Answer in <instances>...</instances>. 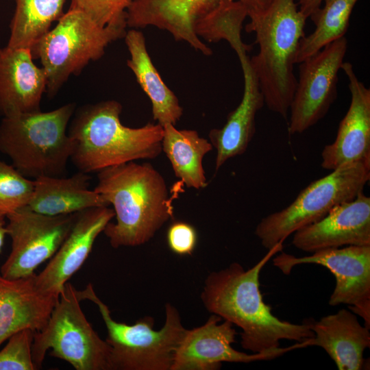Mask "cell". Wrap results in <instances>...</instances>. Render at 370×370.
<instances>
[{
	"label": "cell",
	"instance_id": "cell-17",
	"mask_svg": "<svg viewBox=\"0 0 370 370\" xmlns=\"http://www.w3.org/2000/svg\"><path fill=\"white\" fill-rule=\"evenodd\" d=\"M292 243L312 253L345 245L370 246V197L362 192L335 206L321 219L295 232Z\"/></svg>",
	"mask_w": 370,
	"mask_h": 370
},
{
	"label": "cell",
	"instance_id": "cell-32",
	"mask_svg": "<svg viewBox=\"0 0 370 370\" xmlns=\"http://www.w3.org/2000/svg\"><path fill=\"white\" fill-rule=\"evenodd\" d=\"M6 217L0 213V253L4 243L5 236L7 235Z\"/></svg>",
	"mask_w": 370,
	"mask_h": 370
},
{
	"label": "cell",
	"instance_id": "cell-25",
	"mask_svg": "<svg viewBox=\"0 0 370 370\" xmlns=\"http://www.w3.org/2000/svg\"><path fill=\"white\" fill-rule=\"evenodd\" d=\"M66 0H15L8 46L29 49L58 21Z\"/></svg>",
	"mask_w": 370,
	"mask_h": 370
},
{
	"label": "cell",
	"instance_id": "cell-24",
	"mask_svg": "<svg viewBox=\"0 0 370 370\" xmlns=\"http://www.w3.org/2000/svg\"><path fill=\"white\" fill-rule=\"evenodd\" d=\"M213 147L193 130H177L175 125L163 126L162 151L171 162L175 175L187 188L201 189L208 185L203 159Z\"/></svg>",
	"mask_w": 370,
	"mask_h": 370
},
{
	"label": "cell",
	"instance_id": "cell-20",
	"mask_svg": "<svg viewBox=\"0 0 370 370\" xmlns=\"http://www.w3.org/2000/svg\"><path fill=\"white\" fill-rule=\"evenodd\" d=\"M35 274L8 279L0 274V345L25 329L41 330L58 298L38 289Z\"/></svg>",
	"mask_w": 370,
	"mask_h": 370
},
{
	"label": "cell",
	"instance_id": "cell-1",
	"mask_svg": "<svg viewBox=\"0 0 370 370\" xmlns=\"http://www.w3.org/2000/svg\"><path fill=\"white\" fill-rule=\"evenodd\" d=\"M283 249L280 243L251 268L233 262L210 273L205 280L201 301L206 308L242 329V347L252 353L280 348L281 340L304 342L313 338L312 319L301 324L282 321L271 312L260 290L259 277L264 265Z\"/></svg>",
	"mask_w": 370,
	"mask_h": 370
},
{
	"label": "cell",
	"instance_id": "cell-22",
	"mask_svg": "<svg viewBox=\"0 0 370 370\" xmlns=\"http://www.w3.org/2000/svg\"><path fill=\"white\" fill-rule=\"evenodd\" d=\"M88 173L82 171L69 177L43 176L34 180L29 210L45 215L57 216L80 212L96 208L109 207L104 197L88 189Z\"/></svg>",
	"mask_w": 370,
	"mask_h": 370
},
{
	"label": "cell",
	"instance_id": "cell-27",
	"mask_svg": "<svg viewBox=\"0 0 370 370\" xmlns=\"http://www.w3.org/2000/svg\"><path fill=\"white\" fill-rule=\"evenodd\" d=\"M34 180L0 159V213L5 217L26 207L32 195Z\"/></svg>",
	"mask_w": 370,
	"mask_h": 370
},
{
	"label": "cell",
	"instance_id": "cell-14",
	"mask_svg": "<svg viewBox=\"0 0 370 370\" xmlns=\"http://www.w3.org/2000/svg\"><path fill=\"white\" fill-rule=\"evenodd\" d=\"M217 0H133L126 10L127 26H153L169 32L176 40L186 42L204 55L212 50L194 29L197 18ZM249 14L265 10L273 0H239Z\"/></svg>",
	"mask_w": 370,
	"mask_h": 370
},
{
	"label": "cell",
	"instance_id": "cell-18",
	"mask_svg": "<svg viewBox=\"0 0 370 370\" xmlns=\"http://www.w3.org/2000/svg\"><path fill=\"white\" fill-rule=\"evenodd\" d=\"M341 69L348 78L351 102L335 140L321 152V167L330 171L348 164L370 162V89L358 79L350 62H343Z\"/></svg>",
	"mask_w": 370,
	"mask_h": 370
},
{
	"label": "cell",
	"instance_id": "cell-2",
	"mask_svg": "<svg viewBox=\"0 0 370 370\" xmlns=\"http://www.w3.org/2000/svg\"><path fill=\"white\" fill-rule=\"evenodd\" d=\"M97 173L94 190L115 214L116 222H109L103 232L112 247L145 244L173 219L166 181L151 164L132 161Z\"/></svg>",
	"mask_w": 370,
	"mask_h": 370
},
{
	"label": "cell",
	"instance_id": "cell-15",
	"mask_svg": "<svg viewBox=\"0 0 370 370\" xmlns=\"http://www.w3.org/2000/svg\"><path fill=\"white\" fill-rule=\"evenodd\" d=\"M114 215V210L109 207H96L78 212L56 254L45 269L35 274L38 289L59 297L66 283L85 262L97 238Z\"/></svg>",
	"mask_w": 370,
	"mask_h": 370
},
{
	"label": "cell",
	"instance_id": "cell-13",
	"mask_svg": "<svg viewBox=\"0 0 370 370\" xmlns=\"http://www.w3.org/2000/svg\"><path fill=\"white\" fill-rule=\"evenodd\" d=\"M212 314L202 325L187 330L175 355L171 370H215L223 362H251L271 360L306 347L304 342L274 351L247 354L234 349L237 334L233 324Z\"/></svg>",
	"mask_w": 370,
	"mask_h": 370
},
{
	"label": "cell",
	"instance_id": "cell-8",
	"mask_svg": "<svg viewBox=\"0 0 370 370\" xmlns=\"http://www.w3.org/2000/svg\"><path fill=\"white\" fill-rule=\"evenodd\" d=\"M370 179V162L342 166L311 182L284 209L262 218L255 230L270 249L299 229L324 217L335 206L355 199Z\"/></svg>",
	"mask_w": 370,
	"mask_h": 370
},
{
	"label": "cell",
	"instance_id": "cell-16",
	"mask_svg": "<svg viewBox=\"0 0 370 370\" xmlns=\"http://www.w3.org/2000/svg\"><path fill=\"white\" fill-rule=\"evenodd\" d=\"M236 51L243 71L244 90L239 105L229 113L226 123L219 129L210 131L209 141L217 151L215 171L230 158L244 153L256 132V115L264 104L258 79L253 70L247 51L241 35L228 41Z\"/></svg>",
	"mask_w": 370,
	"mask_h": 370
},
{
	"label": "cell",
	"instance_id": "cell-4",
	"mask_svg": "<svg viewBox=\"0 0 370 370\" xmlns=\"http://www.w3.org/2000/svg\"><path fill=\"white\" fill-rule=\"evenodd\" d=\"M247 16L246 31L255 32L259 46L250 62L264 104L286 119L297 83L293 67L307 17L295 0H273L265 10Z\"/></svg>",
	"mask_w": 370,
	"mask_h": 370
},
{
	"label": "cell",
	"instance_id": "cell-21",
	"mask_svg": "<svg viewBox=\"0 0 370 370\" xmlns=\"http://www.w3.org/2000/svg\"><path fill=\"white\" fill-rule=\"evenodd\" d=\"M311 329L314 336L309 339L310 346L323 348L339 370L363 369V354L370 347V332L352 311L343 308L318 321L312 319Z\"/></svg>",
	"mask_w": 370,
	"mask_h": 370
},
{
	"label": "cell",
	"instance_id": "cell-3",
	"mask_svg": "<svg viewBox=\"0 0 370 370\" xmlns=\"http://www.w3.org/2000/svg\"><path fill=\"white\" fill-rule=\"evenodd\" d=\"M121 103L101 101L81 108L68 134L74 142L71 160L79 171L99 172L141 159H154L162 151L163 127L148 123L132 128L122 124Z\"/></svg>",
	"mask_w": 370,
	"mask_h": 370
},
{
	"label": "cell",
	"instance_id": "cell-30",
	"mask_svg": "<svg viewBox=\"0 0 370 370\" xmlns=\"http://www.w3.org/2000/svg\"><path fill=\"white\" fill-rule=\"evenodd\" d=\"M169 247L175 254L190 255L195 249L197 234L195 227L183 221H175L169 227L166 234Z\"/></svg>",
	"mask_w": 370,
	"mask_h": 370
},
{
	"label": "cell",
	"instance_id": "cell-11",
	"mask_svg": "<svg viewBox=\"0 0 370 370\" xmlns=\"http://www.w3.org/2000/svg\"><path fill=\"white\" fill-rule=\"evenodd\" d=\"M347 49L345 36L301 61L289 108L290 134H301L328 113L337 96L338 73Z\"/></svg>",
	"mask_w": 370,
	"mask_h": 370
},
{
	"label": "cell",
	"instance_id": "cell-10",
	"mask_svg": "<svg viewBox=\"0 0 370 370\" xmlns=\"http://www.w3.org/2000/svg\"><path fill=\"white\" fill-rule=\"evenodd\" d=\"M77 214L49 216L25 207L8 214L6 230L11 238V251L0 274L8 279L35 274V270L56 254Z\"/></svg>",
	"mask_w": 370,
	"mask_h": 370
},
{
	"label": "cell",
	"instance_id": "cell-29",
	"mask_svg": "<svg viewBox=\"0 0 370 370\" xmlns=\"http://www.w3.org/2000/svg\"><path fill=\"white\" fill-rule=\"evenodd\" d=\"M133 0H71L70 8L86 14L96 23L105 27L127 21L126 10Z\"/></svg>",
	"mask_w": 370,
	"mask_h": 370
},
{
	"label": "cell",
	"instance_id": "cell-26",
	"mask_svg": "<svg viewBox=\"0 0 370 370\" xmlns=\"http://www.w3.org/2000/svg\"><path fill=\"white\" fill-rule=\"evenodd\" d=\"M358 0H323L324 5L310 17L315 29L299 41L296 63H300L325 45L343 36Z\"/></svg>",
	"mask_w": 370,
	"mask_h": 370
},
{
	"label": "cell",
	"instance_id": "cell-12",
	"mask_svg": "<svg viewBox=\"0 0 370 370\" xmlns=\"http://www.w3.org/2000/svg\"><path fill=\"white\" fill-rule=\"evenodd\" d=\"M273 262L284 275L301 264H317L328 269L336 280L329 304L349 305L350 310L361 317L365 326L370 328V246L328 248L304 257L282 252Z\"/></svg>",
	"mask_w": 370,
	"mask_h": 370
},
{
	"label": "cell",
	"instance_id": "cell-19",
	"mask_svg": "<svg viewBox=\"0 0 370 370\" xmlns=\"http://www.w3.org/2000/svg\"><path fill=\"white\" fill-rule=\"evenodd\" d=\"M44 70L34 62L27 48L0 47V116L40 110L46 92Z\"/></svg>",
	"mask_w": 370,
	"mask_h": 370
},
{
	"label": "cell",
	"instance_id": "cell-6",
	"mask_svg": "<svg viewBox=\"0 0 370 370\" xmlns=\"http://www.w3.org/2000/svg\"><path fill=\"white\" fill-rule=\"evenodd\" d=\"M77 292L81 301L87 299L98 307L107 330L111 370H171L177 349L187 331L175 307L166 304L164 324L156 330L153 319L149 317L132 325L114 320L91 284Z\"/></svg>",
	"mask_w": 370,
	"mask_h": 370
},
{
	"label": "cell",
	"instance_id": "cell-7",
	"mask_svg": "<svg viewBox=\"0 0 370 370\" xmlns=\"http://www.w3.org/2000/svg\"><path fill=\"white\" fill-rule=\"evenodd\" d=\"M126 27L127 21L100 26L82 11L70 8L30 48L33 58L42 64L48 95L54 96L71 75L101 58L109 44L124 37Z\"/></svg>",
	"mask_w": 370,
	"mask_h": 370
},
{
	"label": "cell",
	"instance_id": "cell-28",
	"mask_svg": "<svg viewBox=\"0 0 370 370\" xmlns=\"http://www.w3.org/2000/svg\"><path fill=\"white\" fill-rule=\"evenodd\" d=\"M35 332L25 329L12 335L0 351V370L37 369L32 358Z\"/></svg>",
	"mask_w": 370,
	"mask_h": 370
},
{
	"label": "cell",
	"instance_id": "cell-23",
	"mask_svg": "<svg viewBox=\"0 0 370 370\" xmlns=\"http://www.w3.org/2000/svg\"><path fill=\"white\" fill-rule=\"evenodd\" d=\"M124 38L130 55L127 64L151 101L153 120L162 127L168 124L175 125L183 114V108L154 66L143 34L131 29L126 32Z\"/></svg>",
	"mask_w": 370,
	"mask_h": 370
},
{
	"label": "cell",
	"instance_id": "cell-31",
	"mask_svg": "<svg viewBox=\"0 0 370 370\" xmlns=\"http://www.w3.org/2000/svg\"><path fill=\"white\" fill-rule=\"evenodd\" d=\"M322 2L323 0H299L298 8L301 13L308 18L321 8Z\"/></svg>",
	"mask_w": 370,
	"mask_h": 370
},
{
	"label": "cell",
	"instance_id": "cell-5",
	"mask_svg": "<svg viewBox=\"0 0 370 370\" xmlns=\"http://www.w3.org/2000/svg\"><path fill=\"white\" fill-rule=\"evenodd\" d=\"M75 106L71 103L49 112L2 117L0 152L26 177L62 176L74 147L67 129Z\"/></svg>",
	"mask_w": 370,
	"mask_h": 370
},
{
	"label": "cell",
	"instance_id": "cell-9",
	"mask_svg": "<svg viewBox=\"0 0 370 370\" xmlns=\"http://www.w3.org/2000/svg\"><path fill=\"white\" fill-rule=\"evenodd\" d=\"M77 289L66 283L46 325L35 332L32 358L37 369L47 352L76 370H111L110 347L88 321Z\"/></svg>",
	"mask_w": 370,
	"mask_h": 370
}]
</instances>
